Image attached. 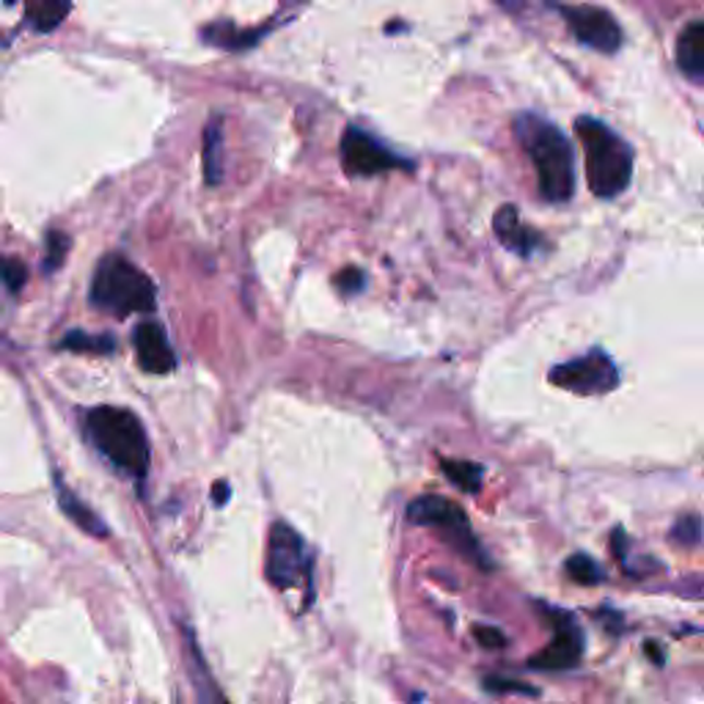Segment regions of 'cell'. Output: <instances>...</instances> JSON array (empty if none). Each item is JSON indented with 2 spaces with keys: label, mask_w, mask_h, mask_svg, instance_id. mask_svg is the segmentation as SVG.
Returning <instances> with one entry per match:
<instances>
[{
  "label": "cell",
  "mask_w": 704,
  "mask_h": 704,
  "mask_svg": "<svg viewBox=\"0 0 704 704\" xmlns=\"http://www.w3.org/2000/svg\"><path fill=\"white\" fill-rule=\"evenodd\" d=\"M515 135L537 168L539 193L550 204H564L575 195V163L568 135L537 114L515 119Z\"/></svg>",
  "instance_id": "obj_1"
},
{
  "label": "cell",
  "mask_w": 704,
  "mask_h": 704,
  "mask_svg": "<svg viewBox=\"0 0 704 704\" xmlns=\"http://www.w3.org/2000/svg\"><path fill=\"white\" fill-rule=\"evenodd\" d=\"M86 435L103 457H108L124 474L144 479L150 470L152 449L141 418L124 407H92L86 413Z\"/></svg>",
  "instance_id": "obj_2"
},
{
  "label": "cell",
  "mask_w": 704,
  "mask_h": 704,
  "mask_svg": "<svg viewBox=\"0 0 704 704\" xmlns=\"http://www.w3.org/2000/svg\"><path fill=\"white\" fill-rule=\"evenodd\" d=\"M586 157V179L597 199H617L633 179V150L606 121L581 116L575 121Z\"/></svg>",
  "instance_id": "obj_3"
},
{
  "label": "cell",
  "mask_w": 704,
  "mask_h": 704,
  "mask_svg": "<svg viewBox=\"0 0 704 704\" xmlns=\"http://www.w3.org/2000/svg\"><path fill=\"white\" fill-rule=\"evenodd\" d=\"M94 309L119 320L130 314H150L157 306V289L150 275L121 253H108L97 264L88 293Z\"/></svg>",
  "instance_id": "obj_4"
},
{
  "label": "cell",
  "mask_w": 704,
  "mask_h": 704,
  "mask_svg": "<svg viewBox=\"0 0 704 704\" xmlns=\"http://www.w3.org/2000/svg\"><path fill=\"white\" fill-rule=\"evenodd\" d=\"M407 517L418 526H430L441 534L446 542H452L460 553L470 556L479 564H487V559L481 556L479 542L474 537V528H470L468 515L460 510L454 501L443 499V496H418V499L410 501L407 506Z\"/></svg>",
  "instance_id": "obj_5"
},
{
  "label": "cell",
  "mask_w": 704,
  "mask_h": 704,
  "mask_svg": "<svg viewBox=\"0 0 704 704\" xmlns=\"http://www.w3.org/2000/svg\"><path fill=\"white\" fill-rule=\"evenodd\" d=\"M548 378L550 383L559 385V389L584 396L608 394V391H613L619 385L617 367H613V361L602 349H589L586 356L573 358V361L568 363H559V367L550 369Z\"/></svg>",
  "instance_id": "obj_6"
},
{
  "label": "cell",
  "mask_w": 704,
  "mask_h": 704,
  "mask_svg": "<svg viewBox=\"0 0 704 704\" xmlns=\"http://www.w3.org/2000/svg\"><path fill=\"white\" fill-rule=\"evenodd\" d=\"M270 584L278 589L298 586L309 573V548L303 537L289 523H275L267 539V564H264Z\"/></svg>",
  "instance_id": "obj_7"
},
{
  "label": "cell",
  "mask_w": 704,
  "mask_h": 704,
  "mask_svg": "<svg viewBox=\"0 0 704 704\" xmlns=\"http://www.w3.org/2000/svg\"><path fill=\"white\" fill-rule=\"evenodd\" d=\"M342 166L349 177H378L394 168H410V163L402 160L361 127H347L342 135Z\"/></svg>",
  "instance_id": "obj_8"
},
{
  "label": "cell",
  "mask_w": 704,
  "mask_h": 704,
  "mask_svg": "<svg viewBox=\"0 0 704 704\" xmlns=\"http://www.w3.org/2000/svg\"><path fill=\"white\" fill-rule=\"evenodd\" d=\"M548 622L556 628V639L542 653L534 655L528 666L539 671L573 669L581 660V655H584V636H581L578 624L570 613L559 611V608H548Z\"/></svg>",
  "instance_id": "obj_9"
},
{
  "label": "cell",
  "mask_w": 704,
  "mask_h": 704,
  "mask_svg": "<svg viewBox=\"0 0 704 704\" xmlns=\"http://www.w3.org/2000/svg\"><path fill=\"white\" fill-rule=\"evenodd\" d=\"M561 17L568 20L570 31L581 45L600 52H617L622 47V28L617 20L597 7H559Z\"/></svg>",
  "instance_id": "obj_10"
},
{
  "label": "cell",
  "mask_w": 704,
  "mask_h": 704,
  "mask_svg": "<svg viewBox=\"0 0 704 704\" xmlns=\"http://www.w3.org/2000/svg\"><path fill=\"white\" fill-rule=\"evenodd\" d=\"M132 344H135L138 367L144 372L163 378V374H171L177 369V356H174V347L160 322H141L132 331Z\"/></svg>",
  "instance_id": "obj_11"
},
{
  "label": "cell",
  "mask_w": 704,
  "mask_h": 704,
  "mask_svg": "<svg viewBox=\"0 0 704 704\" xmlns=\"http://www.w3.org/2000/svg\"><path fill=\"white\" fill-rule=\"evenodd\" d=\"M492 229H496V237L501 240V246L506 251L517 253V256H532L534 251L539 248V235L528 226H523L521 213H517V206L504 204L492 218Z\"/></svg>",
  "instance_id": "obj_12"
},
{
  "label": "cell",
  "mask_w": 704,
  "mask_h": 704,
  "mask_svg": "<svg viewBox=\"0 0 704 704\" xmlns=\"http://www.w3.org/2000/svg\"><path fill=\"white\" fill-rule=\"evenodd\" d=\"M184 660H188V677L190 685H193L195 696H199V704H229L224 699V691L215 682L213 671L206 666L204 655H201L199 644H195L193 633L184 628Z\"/></svg>",
  "instance_id": "obj_13"
},
{
  "label": "cell",
  "mask_w": 704,
  "mask_h": 704,
  "mask_svg": "<svg viewBox=\"0 0 704 704\" xmlns=\"http://www.w3.org/2000/svg\"><path fill=\"white\" fill-rule=\"evenodd\" d=\"M677 67L693 83L704 81V23L693 20L677 39Z\"/></svg>",
  "instance_id": "obj_14"
},
{
  "label": "cell",
  "mask_w": 704,
  "mask_h": 704,
  "mask_svg": "<svg viewBox=\"0 0 704 704\" xmlns=\"http://www.w3.org/2000/svg\"><path fill=\"white\" fill-rule=\"evenodd\" d=\"M56 492H58V506H61V512L69 517V521L75 523L77 528H83V532L92 534V537H108V526H105L103 517H99L94 510H88V506L83 504V501L77 499L75 492L69 490L61 479L56 481Z\"/></svg>",
  "instance_id": "obj_15"
},
{
  "label": "cell",
  "mask_w": 704,
  "mask_h": 704,
  "mask_svg": "<svg viewBox=\"0 0 704 704\" xmlns=\"http://www.w3.org/2000/svg\"><path fill=\"white\" fill-rule=\"evenodd\" d=\"M204 179L206 184L224 182V116H213L204 127Z\"/></svg>",
  "instance_id": "obj_16"
},
{
  "label": "cell",
  "mask_w": 704,
  "mask_h": 704,
  "mask_svg": "<svg viewBox=\"0 0 704 704\" xmlns=\"http://www.w3.org/2000/svg\"><path fill=\"white\" fill-rule=\"evenodd\" d=\"M72 12V3H61V0H36L25 7V23L34 25V31L39 34H50L58 25L63 23V17Z\"/></svg>",
  "instance_id": "obj_17"
},
{
  "label": "cell",
  "mask_w": 704,
  "mask_h": 704,
  "mask_svg": "<svg viewBox=\"0 0 704 704\" xmlns=\"http://www.w3.org/2000/svg\"><path fill=\"white\" fill-rule=\"evenodd\" d=\"M441 470L446 474V479L454 487H460L463 492H479L481 487V468L468 460H449L441 457Z\"/></svg>",
  "instance_id": "obj_18"
},
{
  "label": "cell",
  "mask_w": 704,
  "mask_h": 704,
  "mask_svg": "<svg viewBox=\"0 0 704 704\" xmlns=\"http://www.w3.org/2000/svg\"><path fill=\"white\" fill-rule=\"evenodd\" d=\"M61 349H72V353H94V356H110L116 349L114 336H88L86 331H69L67 336L58 342Z\"/></svg>",
  "instance_id": "obj_19"
},
{
  "label": "cell",
  "mask_w": 704,
  "mask_h": 704,
  "mask_svg": "<svg viewBox=\"0 0 704 704\" xmlns=\"http://www.w3.org/2000/svg\"><path fill=\"white\" fill-rule=\"evenodd\" d=\"M568 575L575 581V584H584V586H595V584H602V581H606V573H602L600 564H597V561L586 553L570 556Z\"/></svg>",
  "instance_id": "obj_20"
},
{
  "label": "cell",
  "mask_w": 704,
  "mask_h": 704,
  "mask_svg": "<svg viewBox=\"0 0 704 704\" xmlns=\"http://www.w3.org/2000/svg\"><path fill=\"white\" fill-rule=\"evenodd\" d=\"M69 248H72V240H69V235H63V231H47V240H45V273H52V270H58L63 264V259H67Z\"/></svg>",
  "instance_id": "obj_21"
},
{
  "label": "cell",
  "mask_w": 704,
  "mask_h": 704,
  "mask_svg": "<svg viewBox=\"0 0 704 704\" xmlns=\"http://www.w3.org/2000/svg\"><path fill=\"white\" fill-rule=\"evenodd\" d=\"M28 281V267L17 256H0V284L12 295H17Z\"/></svg>",
  "instance_id": "obj_22"
},
{
  "label": "cell",
  "mask_w": 704,
  "mask_h": 704,
  "mask_svg": "<svg viewBox=\"0 0 704 704\" xmlns=\"http://www.w3.org/2000/svg\"><path fill=\"white\" fill-rule=\"evenodd\" d=\"M671 539L682 548H696L702 542V521H699V515H682L671 528Z\"/></svg>",
  "instance_id": "obj_23"
},
{
  "label": "cell",
  "mask_w": 704,
  "mask_h": 704,
  "mask_svg": "<svg viewBox=\"0 0 704 704\" xmlns=\"http://www.w3.org/2000/svg\"><path fill=\"white\" fill-rule=\"evenodd\" d=\"M363 284H367V275H363V270L353 267V264L336 275V287L342 295H358L363 289Z\"/></svg>",
  "instance_id": "obj_24"
},
{
  "label": "cell",
  "mask_w": 704,
  "mask_h": 704,
  "mask_svg": "<svg viewBox=\"0 0 704 704\" xmlns=\"http://www.w3.org/2000/svg\"><path fill=\"white\" fill-rule=\"evenodd\" d=\"M474 639L485 649H501V647H506V636H504V633H501L499 628H490V624H476V628H474Z\"/></svg>",
  "instance_id": "obj_25"
},
{
  "label": "cell",
  "mask_w": 704,
  "mask_h": 704,
  "mask_svg": "<svg viewBox=\"0 0 704 704\" xmlns=\"http://www.w3.org/2000/svg\"><path fill=\"white\" fill-rule=\"evenodd\" d=\"M485 685L490 688V691H496V693H501V691H521V693H528V696H537V688L526 685V682L496 680V677H490V680H485Z\"/></svg>",
  "instance_id": "obj_26"
},
{
  "label": "cell",
  "mask_w": 704,
  "mask_h": 704,
  "mask_svg": "<svg viewBox=\"0 0 704 704\" xmlns=\"http://www.w3.org/2000/svg\"><path fill=\"white\" fill-rule=\"evenodd\" d=\"M229 485H226V481H218V485H215V490H213V501L215 504H226V501H229Z\"/></svg>",
  "instance_id": "obj_27"
},
{
  "label": "cell",
  "mask_w": 704,
  "mask_h": 704,
  "mask_svg": "<svg viewBox=\"0 0 704 704\" xmlns=\"http://www.w3.org/2000/svg\"><path fill=\"white\" fill-rule=\"evenodd\" d=\"M647 655L655 660V664H664V653H658V644L647 642Z\"/></svg>",
  "instance_id": "obj_28"
}]
</instances>
